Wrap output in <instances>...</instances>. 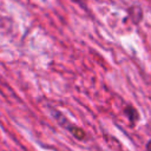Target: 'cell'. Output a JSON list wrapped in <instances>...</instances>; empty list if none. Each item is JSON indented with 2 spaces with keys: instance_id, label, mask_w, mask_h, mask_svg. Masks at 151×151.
<instances>
[{
  "instance_id": "1",
  "label": "cell",
  "mask_w": 151,
  "mask_h": 151,
  "mask_svg": "<svg viewBox=\"0 0 151 151\" xmlns=\"http://www.w3.org/2000/svg\"><path fill=\"white\" fill-rule=\"evenodd\" d=\"M53 117L55 118V120H58V123L60 124V125H63L65 129H67L77 139H84V137H85V133H84V131H81L79 127H77V126H74V125H72V124H70L68 123V120L60 113V112H58V111H53Z\"/></svg>"
},
{
  "instance_id": "2",
  "label": "cell",
  "mask_w": 151,
  "mask_h": 151,
  "mask_svg": "<svg viewBox=\"0 0 151 151\" xmlns=\"http://www.w3.org/2000/svg\"><path fill=\"white\" fill-rule=\"evenodd\" d=\"M124 114L127 117L131 126H134L136 123L139 120V113H138V111L133 106H131V105H126L124 107Z\"/></svg>"
},
{
  "instance_id": "3",
  "label": "cell",
  "mask_w": 151,
  "mask_h": 151,
  "mask_svg": "<svg viewBox=\"0 0 151 151\" xmlns=\"http://www.w3.org/2000/svg\"><path fill=\"white\" fill-rule=\"evenodd\" d=\"M127 13H129L131 20H132L134 24H138V22L142 20V18H143V11H142V8L138 7V6H132V7H130V8L127 9Z\"/></svg>"
},
{
  "instance_id": "4",
  "label": "cell",
  "mask_w": 151,
  "mask_h": 151,
  "mask_svg": "<svg viewBox=\"0 0 151 151\" xmlns=\"http://www.w3.org/2000/svg\"><path fill=\"white\" fill-rule=\"evenodd\" d=\"M146 151H151V139L146 143Z\"/></svg>"
}]
</instances>
